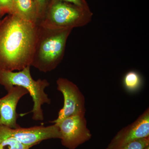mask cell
<instances>
[{
  "label": "cell",
  "mask_w": 149,
  "mask_h": 149,
  "mask_svg": "<svg viewBox=\"0 0 149 149\" xmlns=\"http://www.w3.org/2000/svg\"><path fill=\"white\" fill-rule=\"evenodd\" d=\"M38 25L13 14L0 19V70L31 66Z\"/></svg>",
  "instance_id": "6da1fadb"
},
{
  "label": "cell",
  "mask_w": 149,
  "mask_h": 149,
  "mask_svg": "<svg viewBox=\"0 0 149 149\" xmlns=\"http://www.w3.org/2000/svg\"><path fill=\"white\" fill-rule=\"evenodd\" d=\"M31 66L40 71L55 69L64 57L68 38L72 29H55L38 24Z\"/></svg>",
  "instance_id": "7a4b0ae2"
},
{
  "label": "cell",
  "mask_w": 149,
  "mask_h": 149,
  "mask_svg": "<svg viewBox=\"0 0 149 149\" xmlns=\"http://www.w3.org/2000/svg\"><path fill=\"white\" fill-rule=\"evenodd\" d=\"M30 67H26L18 72L0 70V85H3L7 91L13 86L25 88L32 97L34 103L31 111L33 113L32 119L42 121L44 117L42 106L51 102L45 91L49 83L46 79L34 80L30 73Z\"/></svg>",
  "instance_id": "3957f363"
},
{
  "label": "cell",
  "mask_w": 149,
  "mask_h": 149,
  "mask_svg": "<svg viewBox=\"0 0 149 149\" xmlns=\"http://www.w3.org/2000/svg\"><path fill=\"white\" fill-rule=\"evenodd\" d=\"M90 8L80 7L59 0H52L38 24L55 29L83 27L92 20Z\"/></svg>",
  "instance_id": "277c9868"
},
{
  "label": "cell",
  "mask_w": 149,
  "mask_h": 149,
  "mask_svg": "<svg viewBox=\"0 0 149 149\" xmlns=\"http://www.w3.org/2000/svg\"><path fill=\"white\" fill-rule=\"evenodd\" d=\"M12 137L25 146L32 147L41 141L50 139L61 138L57 124L48 126L42 125L28 128L19 126L16 128L0 125V137Z\"/></svg>",
  "instance_id": "5b68a950"
},
{
  "label": "cell",
  "mask_w": 149,
  "mask_h": 149,
  "mask_svg": "<svg viewBox=\"0 0 149 149\" xmlns=\"http://www.w3.org/2000/svg\"><path fill=\"white\" fill-rule=\"evenodd\" d=\"M57 88L63 94L64 104L59 111L57 118L53 122L58 123L73 116L85 115V98L77 85L66 78L59 77L56 81Z\"/></svg>",
  "instance_id": "8992f818"
},
{
  "label": "cell",
  "mask_w": 149,
  "mask_h": 149,
  "mask_svg": "<svg viewBox=\"0 0 149 149\" xmlns=\"http://www.w3.org/2000/svg\"><path fill=\"white\" fill-rule=\"evenodd\" d=\"M56 124L61 133L62 144L69 149H75L92 138L85 115L70 116Z\"/></svg>",
  "instance_id": "52a82bcc"
},
{
  "label": "cell",
  "mask_w": 149,
  "mask_h": 149,
  "mask_svg": "<svg viewBox=\"0 0 149 149\" xmlns=\"http://www.w3.org/2000/svg\"><path fill=\"white\" fill-rule=\"evenodd\" d=\"M149 137V109H147L134 122L122 128L106 149H117L133 141Z\"/></svg>",
  "instance_id": "ba28073f"
},
{
  "label": "cell",
  "mask_w": 149,
  "mask_h": 149,
  "mask_svg": "<svg viewBox=\"0 0 149 149\" xmlns=\"http://www.w3.org/2000/svg\"><path fill=\"white\" fill-rule=\"evenodd\" d=\"M7 91L8 94L0 99V125L17 128L19 126L17 123V106L20 99L29 92L19 86H13Z\"/></svg>",
  "instance_id": "9c48e42d"
},
{
  "label": "cell",
  "mask_w": 149,
  "mask_h": 149,
  "mask_svg": "<svg viewBox=\"0 0 149 149\" xmlns=\"http://www.w3.org/2000/svg\"><path fill=\"white\" fill-rule=\"evenodd\" d=\"M10 14L33 24H38L40 21L33 0H13Z\"/></svg>",
  "instance_id": "30bf717a"
},
{
  "label": "cell",
  "mask_w": 149,
  "mask_h": 149,
  "mask_svg": "<svg viewBox=\"0 0 149 149\" xmlns=\"http://www.w3.org/2000/svg\"><path fill=\"white\" fill-rule=\"evenodd\" d=\"M141 76L135 71H129L125 74L123 77V85L128 91H136L141 87Z\"/></svg>",
  "instance_id": "8fae6325"
},
{
  "label": "cell",
  "mask_w": 149,
  "mask_h": 149,
  "mask_svg": "<svg viewBox=\"0 0 149 149\" xmlns=\"http://www.w3.org/2000/svg\"><path fill=\"white\" fill-rule=\"evenodd\" d=\"M30 148L13 137H0V149H29Z\"/></svg>",
  "instance_id": "7c38bea8"
},
{
  "label": "cell",
  "mask_w": 149,
  "mask_h": 149,
  "mask_svg": "<svg viewBox=\"0 0 149 149\" xmlns=\"http://www.w3.org/2000/svg\"><path fill=\"white\" fill-rule=\"evenodd\" d=\"M148 146H149V137L136 140L117 149H144Z\"/></svg>",
  "instance_id": "4fadbf2b"
},
{
  "label": "cell",
  "mask_w": 149,
  "mask_h": 149,
  "mask_svg": "<svg viewBox=\"0 0 149 149\" xmlns=\"http://www.w3.org/2000/svg\"><path fill=\"white\" fill-rule=\"evenodd\" d=\"M37 9L40 21L42 18L46 10L52 0H33Z\"/></svg>",
  "instance_id": "5bb4252c"
},
{
  "label": "cell",
  "mask_w": 149,
  "mask_h": 149,
  "mask_svg": "<svg viewBox=\"0 0 149 149\" xmlns=\"http://www.w3.org/2000/svg\"><path fill=\"white\" fill-rule=\"evenodd\" d=\"M13 0H0V16L2 17L6 14L10 13Z\"/></svg>",
  "instance_id": "9a60e30c"
},
{
  "label": "cell",
  "mask_w": 149,
  "mask_h": 149,
  "mask_svg": "<svg viewBox=\"0 0 149 149\" xmlns=\"http://www.w3.org/2000/svg\"><path fill=\"white\" fill-rule=\"evenodd\" d=\"M59 1L70 3L84 8H90L88 3L85 0H59Z\"/></svg>",
  "instance_id": "2e32d148"
},
{
  "label": "cell",
  "mask_w": 149,
  "mask_h": 149,
  "mask_svg": "<svg viewBox=\"0 0 149 149\" xmlns=\"http://www.w3.org/2000/svg\"><path fill=\"white\" fill-rule=\"evenodd\" d=\"M144 149H149V146H147Z\"/></svg>",
  "instance_id": "e0dca14e"
},
{
  "label": "cell",
  "mask_w": 149,
  "mask_h": 149,
  "mask_svg": "<svg viewBox=\"0 0 149 149\" xmlns=\"http://www.w3.org/2000/svg\"><path fill=\"white\" fill-rule=\"evenodd\" d=\"M1 16H0V19H1Z\"/></svg>",
  "instance_id": "ac0fdd59"
}]
</instances>
